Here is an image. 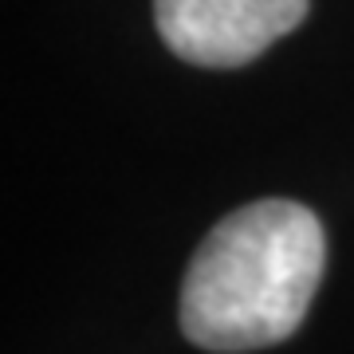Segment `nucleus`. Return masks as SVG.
<instances>
[{
    "mask_svg": "<svg viewBox=\"0 0 354 354\" xmlns=\"http://www.w3.org/2000/svg\"><path fill=\"white\" fill-rule=\"evenodd\" d=\"M323 264L327 236L307 205L268 197L228 213L181 279L185 339L216 354L276 346L304 323Z\"/></svg>",
    "mask_w": 354,
    "mask_h": 354,
    "instance_id": "f257e3e1",
    "label": "nucleus"
},
{
    "mask_svg": "<svg viewBox=\"0 0 354 354\" xmlns=\"http://www.w3.org/2000/svg\"><path fill=\"white\" fill-rule=\"evenodd\" d=\"M307 0H153L165 48L197 67H244L299 28Z\"/></svg>",
    "mask_w": 354,
    "mask_h": 354,
    "instance_id": "f03ea898",
    "label": "nucleus"
}]
</instances>
